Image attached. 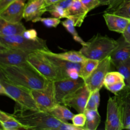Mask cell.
Returning <instances> with one entry per match:
<instances>
[{"instance_id":"obj_27","label":"cell","mask_w":130,"mask_h":130,"mask_svg":"<svg viewBox=\"0 0 130 130\" xmlns=\"http://www.w3.org/2000/svg\"><path fill=\"white\" fill-rule=\"evenodd\" d=\"M124 77L126 86L130 87V57L115 68Z\"/></svg>"},{"instance_id":"obj_8","label":"cell","mask_w":130,"mask_h":130,"mask_svg":"<svg viewBox=\"0 0 130 130\" xmlns=\"http://www.w3.org/2000/svg\"><path fill=\"white\" fill-rule=\"evenodd\" d=\"M112 63L110 56L100 61L99 64L85 80V84L90 92L100 90L104 86V79L106 74L110 72Z\"/></svg>"},{"instance_id":"obj_25","label":"cell","mask_w":130,"mask_h":130,"mask_svg":"<svg viewBox=\"0 0 130 130\" xmlns=\"http://www.w3.org/2000/svg\"><path fill=\"white\" fill-rule=\"evenodd\" d=\"M100 61L86 58L82 63V66L79 72V76L83 80H85L88 77L96 67L99 64Z\"/></svg>"},{"instance_id":"obj_36","label":"cell","mask_w":130,"mask_h":130,"mask_svg":"<svg viewBox=\"0 0 130 130\" xmlns=\"http://www.w3.org/2000/svg\"><path fill=\"white\" fill-rule=\"evenodd\" d=\"M98 106L96 104V101L95 100V99L94 98V96L92 92H91L90 95L88 98L86 109L88 110H96L98 109Z\"/></svg>"},{"instance_id":"obj_11","label":"cell","mask_w":130,"mask_h":130,"mask_svg":"<svg viewBox=\"0 0 130 130\" xmlns=\"http://www.w3.org/2000/svg\"><path fill=\"white\" fill-rule=\"evenodd\" d=\"M90 91L85 85L67 96L62 104L74 108L78 113H84Z\"/></svg>"},{"instance_id":"obj_38","label":"cell","mask_w":130,"mask_h":130,"mask_svg":"<svg viewBox=\"0 0 130 130\" xmlns=\"http://www.w3.org/2000/svg\"><path fill=\"white\" fill-rule=\"evenodd\" d=\"M122 34L124 40L130 43V20Z\"/></svg>"},{"instance_id":"obj_29","label":"cell","mask_w":130,"mask_h":130,"mask_svg":"<svg viewBox=\"0 0 130 130\" xmlns=\"http://www.w3.org/2000/svg\"><path fill=\"white\" fill-rule=\"evenodd\" d=\"M47 11L49 12L54 17L59 19L68 17L67 10L59 6L51 5L47 6Z\"/></svg>"},{"instance_id":"obj_9","label":"cell","mask_w":130,"mask_h":130,"mask_svg":"<svg viewBox=\"0 0 130 130\" xmlns=\"http://www.w3.org/2000/svg\"><path fill=\"white\" fill-rule=\"evenodd\" d=\"M85 85L82 78L77 79L67 78L54 81L55 97L56 103L62 104L64 100Z\"/></svg>"},{"instance_id":"obj_13","label":"cell","mask_w":130,"mask_h":130,"mask_svg":"<svg viewBox=\"0 0 130 130\" xmlns=\"http://www.w3.org/2000/svg\"><path fill=\"white\" fill-rule=\"evenodd\" d=\"M26 0H16L0 12V18L10 22L16 23L23 18Z\"/></svg>"},{"instance_id":"obj_23","label":"cell","mask_w":130,"mask_h":130,"mask_svg":"<svg viewBox=\"0 0 130 130\" xmlns=\"http://www.w3.org/2000/svg\"><path fill=\"white\" fill-rule=\"evenodd\" d=\"M48 112L62 122H68V120H72L74 115L68 108L60 104L56 105Z\"/></svg>"},{"instance_id":"obj_7","label":"cell","mask_w":130,"mask_h":130,"mask_svg":"<svg viewBox=\"0 0 130 130\" xmlns=\"http://www.w3.org/2000/svg\"><path fill=\"white\" fill-rule=\"evenodd\" d=\"M30 93L41 111L49 112L58 104L55 97L54 81H49L44 88L31 90Z\"/></svg>"},{"instance_id":"obj_20","label":"cell","mask_w":130,"mask_h":130,"mask_svg":"<svg viewBox=\"0 0 130 130\" xmlns=\"http://www.w3.org/2000/svg\"><path fill=\"white\" fill-rule=\"evenodd\" d=\"M40 51L58 58L75 63H82L87 58L80 51H77L75 50H71L62 53H54L51 52L49 50H42Z\"/></svg>"},{"instance_id":"obj_3","label":"cell","mask_w":130,"mask_h":130,"mask_svg":"<svg viewBox=\"0 0 130 130\" xmlns=\"http://www.w3.org/2000/svg\"><path fill=\"white\" fill-rule=\"evenodd\" d=\"M118 46L117 40L98 34L86 42L79 51L87 58L101 61L110 56Z\"/></svg>"},{"instance_id":"obj_28","label":"cell","mask_w":130,"mask_h":130,"mask_svg":"<svg viewBox=\"0 0 130 130\" xmlns=\"http://www.w3.org/2000/svg\"><path fill=\"white\" fill-rule=\"evenodd\" d=\"M124 81L123 76L118 71H110L106 75L104 81V86H109L119 82Z\"/></svg>"},{"instance_id":"obj_42","label":"cell","mask_w":130,"mask_h":130,"mask_svg":"<svg viewBox=\"0 0 130 130\" xmlns=\"http://www.w3.org/2000/svg\"><path fill=\"white\" fill-rule=\"evenodd\" d=\"M126 129H130V125H129V126H128L126 128Z\"/></svg>"},{"instance_id":"obj_40","label":"cell","mask_w":130,"mask_h":130,"mask_svg":"<svg viewBox=\"0 0 130 130\" xmlns=\"http://www.w3.org/2000/svg\"><path fill=\"white\" fill-rule=\"evenodd\" d=\"M60 1V0H45V2L47 6H48L55 4Z\"/></svg>"},{"instance_id":"obj_15","label":"cell","mask_w":130,"mask_h":130,"mask_svg":"<svg viewBox=\"0 0 130 130\" xmlns=\"http://www.w3.org/2000/svg\"><path fill=\"white\" fill-rule=\"evenodd\" d=\"M45 12H47V5L45 0H28L25 5L23 18L26 21H32L41 17Z\"/></svg>"},{"instance_id":"obj_30","label":"cell","mask_w":130,"mask_h":130,"mask_svg":"<svg viewBox=\"0 0 130 130\" xmlns=\"http://www.w3.org/2000/svg\"><path fill=\"white\" fill-rule=\"evenodd\" d=\"M41 22L44 25L48 27H56L60 22V20L59 18L55 17L42 18L41 17L37 18L32 21L33 22Z\"/></svg>"},{"instance_id":"obj_10","label":"cell","mask_w":130,"mask_h":130,"mask_svg":"<svg viewBox=\"0 0 130 130\" xmlns=\"http://www.w3.org/2000/svg\"><path fill=\"white\" fill-rule=\"evenodd\" d=\"M106 130H122L123 126L120 108L116 96L110 97L107 102Z\"/></svg>"},{"instance_id":"obj_16","label":"cell","mask_w":130,"mask_h":130,"mask_svg":"<svg viewBox=\"0 0 130 130\" xmlns=\"http://www.w3.org/2000/svg\"><path fill=\"white\" fill-rule=\"evenodd\" d=\"M67 18H71L74 21L75 26L80 27L84 21L88 11L81 0H73L71 6L67 9Z\"/></svg>"},{"instance_id":"obj_31","label":"cell","mask_w":130,"mask_h":130,"mask_svg":"<svg viewBox=\"0 0 130 130\" xmlns=\"http://www.w3.org/2000/svg\"><path fill=\"white\" fill-rule=\"evenodd\" d=\"M130 20V1L119 7L112 13Z\"/></svg>"},{"instance_id":"obj_4","label":"cell","mask_w":130,"mask_h":130,"mask_svg":"<svg viewBox=\"0 0 130 130\" xmlns=\"http://www.w3.org/2000/svg\"><path fill=\"white\" fill-rule=\"evenodd\" d=\"M27 61L48 81L65 79L61 71L40 51L30 53L27 56Z\"/></svg>"},{"instance_id":"obj_22","label":"cell","mask_w":130,"mask_h":130,"mask_svg":"<svg viewBox=\"0 0 130 130\" xmlns=\"http://www.w3.org/2000/svg\"><path fill=\"white\" fill-rule=\"evenodd\" d=\"M47 55L48 58L56 65L62 72L65 78H69L67 76V71L72 68H76L79 71L81 69L82 63H75L68 61L53 56L52 55L44 53Z\"/></svg>"},{"instance_id":"obj_21","label":"cell","mask_w":130,"mask_h":130,"mask_svg":"<svg viewBox=\"0 0 130 130\" xmlns=\"http://www.w3.org/2000/svg\"><path fill=\"white\" fill-rule=\"evenodd\" d=\"M1 129L4 130L25 129L24 127L11 114L0 111Z\"/></svg>"},{"instance_id":"obj_6","label":"cell","mask_w":130,"mask_h":130,"mask_svg":"<svg viewBox=\"0 0 130 130\" xmlns=\"http://www.w3.org/2000/svg\"><path fill=\"white\" fill-rule=\"evenodd\" d=\"M0 84L5 88L6 96L14 100L16 103L27 108L39 109L30 90L9 82L1 75Z\"/></svg>"},{"instance_id":"obj_35","label":"cell","mask_w":130,"mask_h":130,"mask_svg":"<svg viewBox=\"0 0 130 130\" xmlns=\"http://www.w3.org/2000/svg\"><path fill=\"white\" fill-rule=\"evenodd\" d=\"M58 130H85L84 128L78 127L73 123L62 122L58 128Z\"/></svg>"},{"instance_id":"obj_32","label":"cell","mask_w":130,"mask_h":130,"mask_svg":"<svg viewBox=\"0 0 130 130\" xmlns=\"http://www.w3.org/2000/svg\"><path fill=\"white\" fill-rule=\"evenodd\" d=\"M72 123L80 127L84 128L85 130V124L86 121V117L84 113H78V114H74L72 119Z\"/></svg>"},{"instance_id":"obj_14","label":"cell","mask_w":130,"mask_h":130,"mask_svg":"<svg viewBox=\"0 0 130 130\" xmlns=\"http://www.w3.org/2000/svg\"><path fill=\"white\" fill-rule=\"evenodd\" d=\"M120 108L123 128L130 125V87L126 86L115 94Z\"/></svg>"},{"instance_id":"obj_12","label":"cell","mask_w":130,"mask_h":130,"mask_svg":"<svg viewBox=\"0 0 130 130\" xmlns=\"http://www.w3.org/2000/svg\"><path fill=\"white\" fill-rule=\"evenodd\" d=\"M30 52L0 46V64L14 66L27 61Z\"/></svg>"},{"instance_id":"obj_18","label":"cell","mask_w":130,"mask_h":130,"mask_svg":"<svg viewBox=\"0 0 130 130\" xmlns=\"http://www.w3.org/2000/svg\"><path fill=\"white\" fill-rule=\"evenodd\" d=\"M103 17L109 30L122 34L125 29L129 19L108 13H104Z\"/></svg>"},{"instance_id":"obj_19","label":"cell","mask_w":130,"mask_h":130,"mask_svg":"<svg viewBox=\"0 0 130 130\" xmlns=\"http://www.w3.org/2000/svg\"><path fill=\"white\" fill-rule=\"evenodd\" d=\"M26 29L21 22H10L0 18V36L10 37L22 35Z\"/></svg>"},{"instance_id":"obj_5","label":"cell","mask_w":130,"mask_h":130,"mask_svg":"<svg viewBox=\"0 0 130 130\" xmlns=\"http://www.w3.org/2000/svg\"><path fill=\"white\" fill-rule=\"evenodd\" d=\"M0 46L18 49L30 53L49 50L46 40L39 37L36 40H30L24 38L22 35L0 36Z\"/></svg>"},{"instance_id":"obj_2","label":"cell","mask_w":130,"mask_h":130,"mask_svg":"<svg viewBox=\"0 0 130 130\" xmlns=\"http://www.w3.org/2000/svg\"><path fill=\"white\" fill-rule=\"evenodd\" d=\"M11 115L25 129L58 130L62 123L48 112L27 108L17 103Z\"/></svg>"},{"instance_id":"obj_33","label":"cell","mask_w":130,"mask_h":130,"mask_svg":"<svg viewBox=\"0 0 130 130\" xmlns=\"http://www.w3.org/2000/svg\"><path fill=\"white\" fill-rule=\"evenodd\" d=\"M125 86H126V84H125V81H122L111 85L105 86V87L108 90L112 92L114 94H116L118 92H119L120 91L122 90L125 87Z\"/></svg>"},{"instance_id":"obj_39","label":"cell","mask_w":130,"mask_h":130,"mask_svg":"<svg viewBox=\"0 0 130 130\" xmlns=\"http://www.w3.org/2000/svg\"><path fill=\"white\" fill-rule=\"evenodd\" d=\"M16 0H0V12L6 9Z\"/></svg>"},{"instance_id":"obj_41","label":"cell","mask_w":130,"mask_h":130,"mask_svg":"<svg viewBox=\"0 0 130 130\" xmlns=\"http://www.w3.org/2000/svg\"><path fill=\"white\" fill-rule=\"evenodd\" d=\"M111 0H99L100 3V5H108L110 3Z\"/></svg>"},{"instance_id":"obj_24","label":"cell","mask_w":130,"mask_h":130,"mask_svg":"<svg viewBox=\"0 0 130 130\" xmlns=\"http://www.w3.org/2000/svg\"><path fill=\"white\" fill-rule=\"evenodd\" d=\"M86 117L85 124L86 130H95L101 122V116L98 110L85 109L84 112Z\"/></svg>"},{"instance_id":"obj_1","label":"cell","mask_w":130,"mask_h":130,"mask_svg":"<svg viewBox=\"0 0 130 130\" xmlns=\"http://www.w3.org/2000/svg\"><path fill=\"white\" fill-rule=\"evenodd\" d=\"M0 73L9 82L30 90L44 88L50 81L27 61L18 65L0 64Z\"/></svg>"},{"instance_id":"obj_17","label":"cell","mask_w":130,"mask_h":130,"mask_svg":"<svg viewBox=\"0 0 130 130\" xmlns=\"http://www.w3.org/2000/svg\"><path fill=\"white\" fill-rule=\"evenodd\" d=\"M117 41L118 46L110 55L112 65L115 68L130 57V43L123 37Z\"/></svg>"},{"instance_id":"obj_34","label":"cell","mask_w":130,"mask_h":130,"mask_svg":"<svg viewBox=\"0 0 130 130\" xmlns=\"http://www.w3.org/2000/svg\"><path fill=\"white\" fill-rule=\"evenodd\" d=\"M88 12L100 5L99 0H81Z\"/></svg>"},{"instance_id":"obj_37","label":"cell","mask_w":130,"mask_h":130,"mask_svg":"<svg viewBox=\"0 0 130 130\" xmlns=\"http://www.w3.org/2000/svg\"><path fill=\"white\" fill-rule=\"evenodd\" d=\"M24 38L30 39V40H36L39 37H38L37 32L34 29H26L23 32L22 35Z\"/></svg>"},{"instance_id":"obj_26","label":"cell","mask_w":130,"mask_h":130,"mask_svg":"<svg viewBox=\"0 0 130 130\" xmlns=\"http://www.w3.org/2000/svg\"><path fill=\"white\" fill-rule=\"evenodd\" d=\"M61 22L67 30L72 35L74 40L75 41L81 44L82 46H83L86 44V42L84 41L82 39L80 38L78 32L76 30L74 22L72 19L67 18L65 20L62 21Z\"/></svg>"}]
</instances>
